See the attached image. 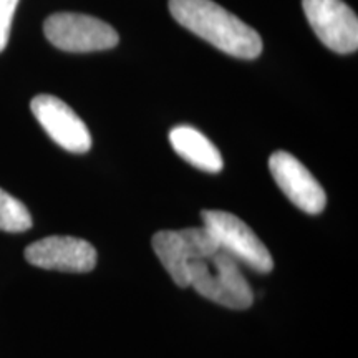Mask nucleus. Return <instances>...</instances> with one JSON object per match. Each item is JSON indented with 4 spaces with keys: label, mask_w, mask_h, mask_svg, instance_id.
I'll use <instances>...</instances> for the list:
<instances>
[{
    "label": "nucleus",
    "mask_w": 358,
    "mask_h": 358,
    "mask_svg": "<svg viewBox=\"0 0 358 358\" xmlns=\"http://www.w3.org/2000/svg\"><path fill=\"white\" fill-rule=\"evenodd\" d=\"M174 20L219 50L252 60L262 53V38L252 27L213 0H169Z\"/></svg>",
    "instance_id": "1"
},
{
    "label": "nucleus",
    "mask_w": 358,
    "mask_h": 358,
    "mask_svg": "<svg viewBox=\"0 0 358 358\" xmlns=\"http://www.w3.org/2000/svg\"><path fill=\"white\" fill-rule=\"evenodd\" d=\"M189 285L208 301L234 310L249 308L254 292L241 271L239 262L229 252L217 248L208 256L189 264Z\"/></svg>",
    "instance_id": "2"
},
{
    "label": "nucleus",
    "mask_w": 358,
    "mask_h": 358,
    "mask_svg": "<svg viewBox=\"0 0 358 358\" xmlns=\"http://www.w3.org/2000/svg\"><path fill=\"white\" fill-rule=\"evenodd\" d=\"M43 32L53 47L71 53L110 50L120 42L110 24L83 13H53L45 20Z\"/></svg>",
    "instance_id": "3"
},
{
    "label": "nucleus",
    "mask_w": 358,
    "mask_h": 358,
    "mask_svg": "<svg viewBox=\"0 0 358 358\" xmlns=\"http://www.w3.org/2000/svg\"><path fill=\"white\" fill-rule=\"evenodd\" d=\"M201 219L219 248L229 252L237 262L244 264L250 271L259 274H268L274 268V259L268 249L248 224L234 214L226 211H203Z\"/></svg>",
    "instance_id": "4"
},
{
    "label": "nucleus",
    "mask_w": 358,
    "mask_h": 358,
    "mask_svg": "<svg viewBox=\"0 0 358 358\" xmlns=\"http://www.w3.org/2000/svg\"><path fill=\"white\" fill-rule=\"evenodd\" d=\"M156 256L178 287H189V264L208 256L219 245L206 227H186L181 231H159L151 239Z\"/></svg>",
    "instance_id": "5"
},
{
    "label": "nucleus",
    "mask_w": 358,
    "mask_h": 358,
    "mask_svg": "<svg viewBox=\"0 0 358 358\" xmlns=\"http://www.w3.org/2000/svg\"><path fill=\"white\" fill-rule=\"evenodd\" d=\"M303 13L320 42L335 53L358 48V19L343 0H302Z\"/></svg>",
    "instance_id": "6"
},
{
    "label": "nucleus",
    "mask_w": 358,
    "mask_h": 358,
    "mask_svg": "<svg viewBox=\"0 0 358 358\" xmlns=\"http://www.w3.org/2000/svg\"><path fill=\"white\" fill-rule=\"evenodd\" d=\"M27 262L45 271L85 274L96 266V249L88 241L70 236H50L25 249Z\"/></svg>",
    "instance_id": "7"
},
{
    "label": "nucleus",
    "mask_w": 358,
    "mask_h": 358,
    "mask_svg": "<svg viewBox=\"0 0 358 358\" xmlns=\"http://www.w3.org/2000/svg\"><path fill=\"white\" fill-rule=\"evenodd\" d=\"M30 108L48 136L70 153H87L92 148V134L73 110L52 95L35 96Z\"/></svg>",
    "instance_id": "8"
},
{
    "label": "nucleus",
    "mask_w": 358,
    "mask_h": 358,
    "mask_svg": "<svg viewBox=\"0 0 358 358\" xmlns=\"http://www.w3.org/2000/svg\"><path fill=\"white\" fill-rule=\"evenodd\" d=\"M268 169L280 191L290 203L307 214H320L325 209L327 194L320 182L287 151H275L268 158Z\"/></svg>",
    "instance_id": "9"
},
{
    "label": "nucleus",
    "mask_w": 358,
    "mask_h": 358,
    "mask_svg": "<svg viewBox=\"0 0 358 358\" xmlns=\"http://www.w3.org/2000/svg\"><path fill=\"white\" fill-rule=\"evenodd\" d=\"M169 143L182 159L201 171L216 174L222 171L224 161L216 146L192 127H176L169 131Z\"/></svg>",
    "instance_id": "10"
},
{
    "label": "nucleus",
    "mask_w": 358,
    "mask_h": 358,
    "mask_svg": "<svg viewBox=\"0 0 358 358\" xmlns=\"http://www.w3.org/2000/svg\"><path fill=\"white\" fill-rule=\"evenodd\" d=\"M32 222L27 206L7 191L0 189V231L25 232L32 227Z\"/></svg>",
    "instance_id": "11"
},
{
    "label": "nucleus",
    "mask_w": 358,
    "mask_h": 358,
    "mask_svg": "<svg viewBox=\"0 0 358 358\" xmlns=\"http://www.w3.org/2000/svg\"><path fill=\"white\" fill-rule=\"evenodd\" d=\"M17 6H19V0H0V52L6 50L8 43Z\"/></svg>",
    "instance_id": "12"
}]
</instances>
